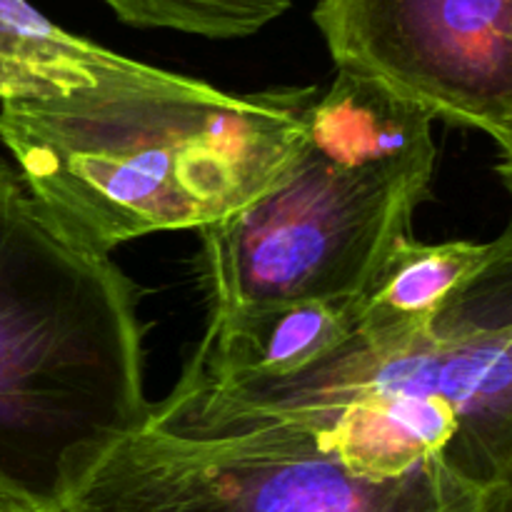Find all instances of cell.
<instances>
[{
    "instance_id": "6da1fadb",
    "label": "cell",
    "mask_w": 512,
    "mask_h": 512,
    "mask_svg": "<svg viewBox=\"0 0 512 512\" xmlns=\"http://www.w3.org/2000/svg\"><path fill=\"white\" fill-rule=\"evenodd\" d=\"M318 88L223 93L143 65L95 88L0 100V143L28 193L85 248L208 228L298 160Z\"/></svg>"
},
{
    "instance_id": "7a4b0ae2",
    "label": "cell",
    "mask_w": 512,
    "mask_h": 512,
    "mask_svg": "<svg viewBox=\"0 0 512 512\" xmlns=\"http://www.w3.org/2000/svg\"><path fill=\"white\" fill-rule=\"evenodd\" d=\"M170 398L298 430L365 478L445 460L473 483L512 488V253L413 343L375 350L350 333L278 380L183 370Z\"/></svg>"
},
{
    "instance_id": "3957f363",
    "label": "cell",
    "mask_w": 512,
    "mask_h": 512,
    "mask_svg": "<svg viewBox=\"0 0 512 512\" xmlns=\"http://www.w3.org/2000/svg\"><path fill=\"white\" fill-rule=\"evenodd\" d=\"M148 410L135 288L0 158V475L58 512Z\"/></svg>"
},
{
    "instance_id": "277c9868",
    "label": "cell",
    "mask_w": 512,
    "mask_h": 512,
    "mask_svg": "<svg viewBox=\"0 0 512 512\" xmlns=\"http://www.w3.org/2000/svg\"><path fill=\"white\" fill-rule=\"evenodd\" d=\"M445 460L365 478L268 420L165 398L65 490L58 512H510Z\"/></svg>"
},
{
    "instance_id": "5b68a950",
    "label": "cell",
    "mask_w": 512,
    "mask_h": 512,
    "mask_svg": "<svg viewBox=\"0 0 512 512\" xmlns=\"http://www.w3.org/2000/svg\"><path fill=\"white\" fill-rule=\"evenodd\" d=\"M428 185L345 173L300 148L283 180L203 228L210 310L268 303H350L408 235Z\"/></svg>"
},
{
    "instance_id": "8992f818",
    "label": "cell",
    "mask_w": 512,
    "mask_h": 512,
    "mask_svg": "<svg viewBox=\"0 0 512 512\" xmlns=\"http://www.w3.org/2000/svg\"><path fill=\"white\" fill-rule=\"evenodd\" d=\"M335 68L495 140L510 178L512 0H318Z\"/></svg>"
},
{
    "instance_id": "52a82bcc",
    "label": "cell",
    "mask_w": 512,
    "mask_h": 512,
    "mask_svg": "<svg viewBox=\"0 0 512 512\" xmlns=\"http://www.w3.org/2000/svg\"><path fill=\"white\" fill-rule=\"evenodd\" d=\"M435 118L378 80L335 73L305 115V148L345 173L428 185L435 170Z\"/></svg>"
},
{
    "instance_id": "ba28073f",
    "label": "cell",
    "mask_w": 512,
    "mask_h": 512,
    "mask_svg": "<svg viewBox=\"0 0 512 512\" xmlns=\"http://www.w3.org/2000/svg\"><path fill=\"white\" fill-rule=\"evenodd\" d=\"M510 253V230L493 243H420L405 235L368 288L345 303L353 335L375 350L423 338L443 310Z\"/></svg>"
},
{
    "instance_id": "9c48e42d",
    "label": "cell",
    "mask_w": 512,
    "mask_h": 512,
    "mask_svg": "<svg viewBox=\"0 0 512 512\" xmlns=\"http://www.w3.org/2000/svg\"><path fill=\"white\" fill-rule=\"evenodd\" d=\"M345 303L300 300L210 310L183 370L205 380L288 378L350 338Z\"/></svg>"
},
{
    "instance_id": "30bf717a",
    "label": "cell",
    "mask_w": 512,
    "mask_h": 512,
    "mask_svg": "<svg viewBox=\"0 0 512 512\" xmlns=\"http://www.w3.org/2000/svg\"><path fill=\"white\" fill-rule=\"evenodd\" d=\"M123 23L203 38H245L285 13L293 0H103Z\"/></svg>"
},
{
    "instance_id": "8fae6325",
    "label": "cell",
    "mask_w": 512,
    "mask_h": 512,
    "mask_svg": "<svg viewBox=\"0 0 512 512\" xmlns=\"http://www.w3.org/2000/svg\"><path fill=\"white\" fill-rule=\"evenodd\" d=\"M0 512H55L0 475Z\"/></svg>"
}]
</instances>
